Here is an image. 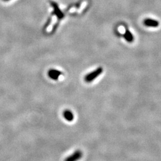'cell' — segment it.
I'll use <instances>...</instances> for the list:
<instances>
[{
	"instance_id": "4",
	"label": "cell",
	"mask_w": 161,
	"mask_h": 161,
	"mask_svg": "<svg viewBox=\"0 0 161 161\" xmlns=\"http://www.w3.org/2000/svg\"><path fill=\"white\" fill-rule=\"evenodd\" d=\"M82 153L80 151H75L71 156H68L65 161H78L82 158Z\"/></svg>"
},
{
	"instance_id": "2",
	"label": "cell",
	"mask_w": 161,
	"mask_h": 161,
	"mask_svg": "<svg viewBox=\"0 0 161 161\" xmlns=\"http://www.w3.org/2000/svg\"><path fill=\"white\" fill-rule=\"evenodd\" d=\"M143 24L144 26L149 28H157L159 25V23L158 20L149 18L144 20Z\"/></svg>"
},
{
	"instance_id": "1",
	"label": "cell",
	"mask_w": 161,
	"mask_h": 161,
	"mask_svg": "<svg viewBox=\"0 0 161 161\" xmlns=\"http://www.w3.org/2000/svg\"><path fill=\"white\" fill-rule=\"evenodd\" d=\"M103 69L101 68H99L96 69L95 71H92L90 73H88L84 78V80L87 82H91L92 80H94L96 78L99 77L101 73L103 72Z\"/></svg>"
},
{
	"instance_id": "7",
	"label": "cell",
	"mask_w": 161,
	"mask_h": 161,
	"mask_svg": "<svg viewBox=\"0 0 161 161\" xmlns=\"http://www.w3.org/2000/svg\"><path fill=\"white\" fill-rule=\"evenodd\" d=\"M3 1H9V0H3Z\"/></svg>"
},
{
	"instance_id": "6",
	"label": "cell",
	"mask_w": 161,
	"mask_h": 161,
	"mask_svg": "<svg viewBox=\"0 0 161 161\" xmlns=\"http://www.w3.org/2000/svg\"><path fill=\"white\" fill-rule=\"evenodd\" d=\"M124 38L128 42H132L134 41V36L130 30H127L124 34Z\"/></svg>"
},
{
	"instance_id": "3",
	"label": "cell",
	"mask_w": 161,
	"mask_h": 161,
	"mask_svg": "<svg viewBox=\"0 0 161 161\" xmlns=\"http://www.w3.org/2000/svg\"><path fill=\"white\" fill-rule=\"evenodd\" d=\"M62 74L63 73L61 71H57L54 69H50L48 72V76L53 80H57Z\"/></svg>"
},
{
	"instance_id": "5",
	"label": "cell",
	"mask_w": 161,
	"mask_h": 161,
	"mask_svg": "<svg viewBox=\"0 0 161 161\" xmlns=\"http://www.w3.org/2000/svg\"><path fill=\"white\" fill-rule=\"evenodd\" d=\"M63 117L68 121H72L74 119V116L72 112L69 110H66L63 112Z\"/></svg>"
}]
</instances>
